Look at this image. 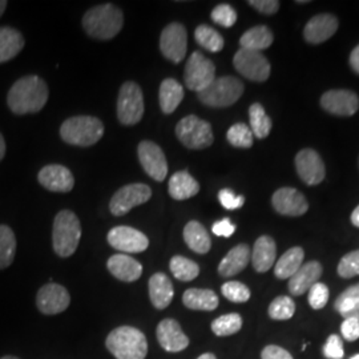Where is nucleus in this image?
Returning a JSON list of instances; mask_svg holds the SVG:
<instances>
[{
  "mask_svg": "<svg viewBox=\"0 0 359 359\" xmlns=\"http://www.w3.org/2000/svg\"><path fill=\"white\" fill-rule=\"evenodd\" d=\"M216 79V67L212 60L205 57L201 52H193L188 59L184 72L185 86L197 93L205 90L206 87Z\"/></svg>",
  "mask_w": 359,
  "mask_h": 359,
  "instance_id": "obj_9",
  "label": "nucleus"
},
{
  "mask_svg": "<svg viewBox=\"0 0 359 359\" xmlns=\"http://www.w3.org/2000/svg\"><path fill=\"white\" fill-rule=\"evenodd\" d=\"M277 246L276 241L269 236H261L253 246V252L250 255L253 268L257 273H266L271 269L276 262Z\"/></svg>",
  "mask_w": 359,
  "mask_h": 359,
  "instance_id": "obj_24",
  "label": "nucleus"
},
{
  "mask_svg": "<svg viewBox=\"0 0 359 359\" xmlns=\"http://www.w3.org/2000/svg\"><path fill=\"white\" fill-rule=\"evenodd\" d=\"M108 270L123 283H135L142 274V264L127 255H115L108 259Z\"/></svg>",
  "mask_w": 359,
  "mask_h": 359,
  "instance_id": "obj_23",
  "label": "nucleus"
},
{
  "mask_svg": "<svg viewBox=\"0 0 359 359\" xmlns=\"http://www.w3.org/2000/svg\"><path fill=\"white\" fill-rule=\"evenodd\" d=\"M149 297L154 308L167 309L173 299V285L167 274L156 273L149 278Z\"/></svg>",
  "mask_w": 359,
  "mask_h": 359,
  "instance_id": "obj_26",
  "label": "nucleus"
},
{
  "mask_svg": "<svg viewBox=\"0 0 359 359\" xmlns=\"http://www.w3.org/2000/svg\"><path fill=\"white\" fill-rule=\"evenodd\" d=\"M124 25L123 11L114 4H102L90 8L83 18V27L90 38L111 40Z\"/></svg>",
  "mask_w": 359,
  "mask_h": 359,
  "instance_id": "obj_2",
  "label": "nucleus"
},
{
  "mask_svg": "<svg viewBox=\"0 0 359 359\" xmlns=\"http://www.w3.org/2000/svg\"><path fill=\"white\" fill-rule=\"evenodd\" d=\"M152 197V189L145 184H129L114 194L109 209L114 216H124L133 208L145 204Z\"/></svg>",
  "mask_w": 359,
  "mask_h": 359,
  "instance_id": "obj_10",
  "label": "nucleus"
},
{
  "mask_svg": "<svg viewBox=\"0 0 359 359\" xmlns=\"http://www.w3.org/2000/svg\"><path fill=\"white\" fill-rule=\"evenodd\" d=\"M41 187L51 192H71L75 185V179L68 168L52 164L43 168L38 175Z\"/></svg>",
  "mask_w": 359,
  "mask_h": 359,
  "instance_id": "obj_19",
  "label": "nucleus"
},
{
  "mask_svg": "<svg viewBox=\"0 0 359 359\" xmlns=\"http://www.w3.org/2000/svg\"><path fill=\"white\" fill-rule=\"evenodd\" d=\"M348 62H350L351 68H353L357 74H359V44L351 51V53H350Z\"/></svg>",
  "mask_w": 359,
  "mask_h": 359,
  "instance_id": "obj_53",
  "label": "nucleus"
},
{
  "mask_svg": "<svg viewBox=\"0 0 359 359\" xmlns=\"http://www.w3.org/2000/svg\"><path fill=\"white\" fill-rule=\"evenodd\" d=\"M295 313L294 301L287 297V295H281L277 297L269 306V317L271 320L276 321H285L290 320Z\"/></svg>",
  "mask_w": 359,
  "mask_h": 359,
  "instance_id": "obj_39",
  "label": "nucleus"
},
{
  "mask_svg": "<svg viewBox=\"0 0 359 359\" xmlns=\"http://www.w3.org/2000/svg\"><path fill=\"white\" fill-rule=\"evenodd\" d=\"M105 346L116 359H145L148 342L142 332L132 326H120L107 337Z\"/></svg>",
  "mask_w": 359,
  "mask_h": 359,
  "instance_id": "obj_3",
  "label": "nucleus"
},
{
  "mask_svg": "<svg viewBox=\"0 0 359 359\" xmlns=\"http://www.w3.org/2000/svg\"><path fill=\"white\" fill-rule=\"evenodd\" d=\"M350 359H359V354H357V355H354V357H353V358H350Z\"/></svg>",
  "mask_w": 359,
  "mask_h": 359,
  "instance_id": "obj_59",
  "label": "nucleus"
},
{
  "mask_svg": "<svg viewBox=\"0 0 359 359\" xmlns=\"http://www.w3.org/2000/svg\"><path fill=\"white\" fill-rule=\"evenodd\" d=\"M108 243L116 250L124 253H142L148 249V237L137 229L129 226H116L108 233Z\"/></svg>",
  "mask_w": 359,
  "mask_h": 359,
  "instance_id": "obj_14",
  "label": "nucleus"
},
{
  "mask_svg": "<svg viewBox=\"0 0 359 359\" xmlns=\"http://www.w3.org/2000/svg\"><path fill=\"white\" fill-rule=\"evenodd\" d=\"M104 135L102 120L93 116H75L62 124L60 136L67 144L77 147H90L99 142Z\"/></svg>",
  "mask_w": 359,
  "mask_h": 359,
  "instance_id": "obj_5",
  "label": "nucleus"
},
{
  "mask_svg": "<svg viewBox=\"0 0 359 359\" xmlns=\"http://www.w3.org/2000/svg\"><path fill=\"white\" fill-rule=\"evenodd\" d=\"M4 154H6V142H4V137L0 133V161L3 160Z\"/></svg>",
  "mask_w": 359,
  "mask_h": 359,
  "instance_id": "obj_55",
  "label": "nucleus"
},
{
  "mask_svg": "<svg viewBox=\"0 0 359 359\" xmlns=\"http://www.w3.org/2000/svg\"><path fill=\"white\" fill-rule=\"evenodd\" d=\"M341 333L345 337V339L353 342L359 338V320L347 318L341 326Z\"/></svg>",
  "mask_w": 359,
  "mask_h": 359,
  "instance_id": "obj_49",
  "label": "nucleus"
},
{
  "mask_svg": "<svg viewBox=\"0 0 359 359\" xmlns=\"http://www.w3.org/2000/svg\"><path fill=\"white\" fill-rule=\"evenodd\" d=\"M351 222H353L354 226L359 228V205L354 209V212L351 215Z\"/></svg>",
  "mask_w": 359,
  "mask_h": 359,
  "instance_id": "obj_54",
  "label": "nucleus"
},
{
  "mask_svg": "<svg viewBox=\"0 0 359 359\" xmlns=\"http://www.w3.org/2000/svg\"><path fill=\"white\" fill-rule=\"evenodd\" d=\"M169 268L172 274L179 280V281H193L194 278L198 277L200 274V266L187 257L175 256L170 259Z\"/></svg>",
  "mask_w": 359,
  "mask_h": 359,
  "instance_id": "obj_35",
  "label": "nucleus"
},
{
  "mask_svg": "<svg viewBox=\"0 0 359 359\" xmlns=\"http://www.w3.org/2000/svg\"><path fill=\"white\" fill-rule=\"evenodd\" d=\"M243 327V318L237 313H231L218 317L212 322V332L217 337H228L231 334L238 333Z\"/></svg>",
  "mask_w": 359,
  "mask_h": 359,
  "instance_id": "obj_38",
  "label": "nucleus"
},
{
  "mask_svg": "<svg viewBox=\"0 0 359 359\" xmlns=\"http://www.w3.org/2000/svg\"><path fill=\"white\" fill-rule=\"evenodd\" d=\"M322 265L318 261H310L304 264L295 271L294 276L289 278V290L293 295L305 294L314 283H318L322 276Z\"/></svg>",
  "mask_w": 359,
  "mask_h": 359,
  "instance_id": "obj_22",
  "label": "nucleus"
},
{
  "mask_svg": "<svg viewBox=\"0 0 359 359\" xmlns=\"http://www.w3.org/2000/svg\"><path fill=\"white\" fill-rule=\"evenodd\" d=\"M305 253L302 248H292L283 253L274 266V274L280 280H287L293 277L295 271L304 265Z\"/></svg>",
  "mask_w": 359,
  "mask_h": 359,
  "instance_id": "obj_33",
  "label": "nucleus"
},
{
  "mask_svg": "<svg viewBox=\"0 0 359 359\" xmlns=\"http://www.w3.org/2000/svg\"><path fill=\"white\" fill-rule=\"evenodd\" d=\"M176 136L189 149H204L215 142L210 124L194 115L180 120L176 126Z\"/></svg>",
  "mask_w": 359,
  "mask_h": 359,
  "instance_id": "obj_7",
  "label": "nucleus"
},
{
  "mask_svg": "<svg viewBox=\"0 0 359 359\" xmlns=\"http://www.w3.org/2000/svg\"><path fill=\"white\" fill-rule=\"evenodd\" d=\"M244 93V84L240 79L224 76L215 79L205 90L198 92V100L206 107L226 108L240 100Z\"/></svg>",
  "mask_w": 359,
  "mask_h": 359,
  "instance_id": "obj_6",
  "label": "nucleus"
},
{
  "mask_svg": "<svg viewBox=\"0 0 359 359\" xmlns=\"http://www.w3.org/2000/svg\"><path fill=\"white\" fill-rule=\"evenodd\" d=\"M184 99V88L177 80L165 79L158 90V100L161 111L165 115L173 114Z\"/></svg>",
  "mask_w": 359,
  "mask_h": 359,
  "instance_id": "obj_29",
  "label": "nucleus"
},
{
  "mask_svg": "<svg viewBox=\"0 0 359 359\" xmlns=\"http://www.w3.org/2000/svg\"><path fill=\"white\" fill-rule=\"evenodd\" d=\"M210 18L218 26L231 28L237 22V13L231 4H218L213 8Z\"/></svg>",
  "mask_w": 359,
  "mask_h": 359,
  "instance_id": "obj_42",
  "label": "nucleus"
},
{
  "mask_svg": "<svg viewBox=\"0 0 359 359\" xmlns=\"http://www.w3.org/2000/svg\"><path fill=\"white\" fill-rule=\"evenodd\" d=\"M321 105L332 115L353 116L359 109V97L353 90H327L322 95Z\"/></svg>",
  "mask_w": 359,
  "mask_h": 359,
  "instance_id": "obj_18",
  "label": "nucleus"
},
{
  "mask_svg": "<svg viewBox=\"0 0 359 359\" xmlns=\"http://www.w3.org/2000/svg\"><path fill=\"white\" fill-rule=\"evenodd\" d=\"M271 204L277 213L287 217H299L308 212L306 197L294 188H281L273 194Z\"/></svg>",
  "mask_w": 359,
  "mask_h": 359,
  "instance_id": "obj_17",
  "label": "nucleus"
},
{
  "mask_svg": "<svg viewBox=\"0 0 359 359\" xmlns=\"http://www.w3.org/2000/svg\"><path fill=\"white\" fill-rule=\"evenodd\" d=\"M262 359H293L292 354L285 350L283 347L276 346V345H269L265 347L261 353Z\"/></svg>",
  "mask_w": 359,
  "mask_h": 359,
  "instance_id": "obj_51",
  "label": "nucleus"
},
{
  "mask_svg": "<svg viewBox=\"0 0 359 359\" xmlns=\"http://www.w3.org/2000/svg\"><path fill=\"white\" fill-rule=\"evenodd\" d=\"M212 231L218 237H226L228 238V237L233 236V233L236 231V225L231 224L229 218H222V219H219V221L213 224Z\"/></svg>",
  "mask_w": 359,
  "mask_h": 359,
  "instance_id": "obj_50",
  "label": "nucleus"
},
{
  "mask_svg": "<svg viewBox=\"0 0 359 359\" xmlns=\"http://www.w3.org/2000/svg\"><path fill=\"white\" fill-rule=\"evenodd\" d=\"M23 35L13 27H0V65L10 62L23 50Z\"/></svg>",
  "mask_w": 359,
  "mask_h": 359,
  "instance_id": "obj_28",
  "label": "nucleus"
},
{
  "mask_svg": "<svg viewBox=\"0 0 359 359\" xmlns=\"http://www.w3.org/2000/svg\"><path fill=\"white\" fill-rule=\"evenodd\" d=\"M273 32L269 27L257 26L248 29L240 39V46L244 50L261 52L269 48L273 44Z\"/></svg>",
  "mask_w": 359,
  "mask_h": 359,
  "instance_id": "obj_32",
  "label": "nucleus"
},
{
  "mask_svg": "<svg viewBox=\"0 0 359 359\" xmlns=\"http://www.w3.org/2000/svg\"><path fill=\"white\" fill-rule=\"evenodd\" d=\"M139 160L145 173L156 180L164 181L168 175L167 157L163 149L152 142H142L137 148Z\"/></svg>",
  "mask_w": 359,
  "mask_h": 359,
  "instance_id": "obj_13",
  "label": "nucleus"
},
{
  "mask_svg": "<svg viewBox=\"0 0 359 359\" xmlns=\"http://www.w3.org/2000/svg\"><path fill=\"white\" fill-rule=\"evenodd\" d=\"M335 310L345 318L359 320V299H346L335 302Z\"/></svg>",
  "mask_w": 359,
  "mask_h": 359,
  "instance_id": "obj_47",
  "label": "nucleus"
},
{
  "mask_svg": "<svg viewBox=\"0 0 359 359\" xmlns=\"http://www.w3.org/2000/svg\"><path fill=\"white\" fill-rule=\"evenodd\" d=\"M338 274L342 278H353L359 276V250L347 253L338 264Z\"/></svg>",
  "mask_w": 359,
  "mask_h": 359,
  "instance_id": "obj_43",
  "label": "nucleus"
},
{
  "mask_svg": "<svg viewBox=\"0 0 359 359\" xmlns=\"http://www.w3.org/2000/svg\"><path fill=\"white\" fill-rule=\"evenodd\" d=\"M7 8V1L6 0H0V16L4 13Z\"/></svg>",
  "mask_w": 359,
  "mask_h": 359,
  "instance_id": "obj_56",
  "label": "nucleus"
},
{
  "mask_svg": "<svg viewBox=\"0 0 359 359\" xmlns=\"http://www.w3.org/2000/svg\"><path fill=\"white\" fill-rule=\"evenodd\" d=\"M248 4L264 15H274L280 10V1L277 0H250Z\"/></svg>",
  "mask_w": 359,
  "mask_h": 359,
  "instance_id": "obj_48",
  "label": "nucleus"
},
{
  "mask_svg": "<svg viewBox=\"0 0 359 359\" xmlns=\"http://www.w3.org/2000/svg\"><path fill=\"white\" fill-rule=\"evenodd\" d=\"M249 120L250 129L257 139H265L269 136L271 130V120L266 115L264 107L259 103H255L249 108Z\"/></svg>",
  "mask_w": 359,
  "mask_h": 359,
  "instance_id": "obj_34",
  "label": "nucleus"
},
{
  "mask_svg": "<svg viewBox=\"0 0 359 359\" xmlns=\"http://www.w3.org/2000/svg\"><path fill=\"white\" fill-rule=\"evenodd\" d=\"M15 253L16 238L13 229L7 225H0V269H6L13 264Z\"/></svg>",
  "mask_w": 359,
  "mask_h": 359,
  "instance_id": "obj_36",
  "label": "nucleus"
},
{
  "mask_svg": "<svg viewBox=\"0 0 359 359\" xmlns=\"http://www.w3.org/2000/svg\"><path fill=\"white\" fill-rule=\"evenodd\" d=\"M218 200H219V204L224 206L225 209L228 210H234V209H238L245 204L244 196H237L234 194V192L229 189V188H225V189H221L218 193Z\"/></svg>",
  "mask_w": 359,
  "mask_h": 359,
  "instance_id": "obj_45",
  "label": "nucleus"
},
{
  "mask_svg": "<svg viewBox=\"0 0 359 359\" xmlns=\"http://www.w3.org/2000/svg\"><path fill=\"white\" fill-rule=\"evenodd\" d=\"M184 240L189 249L194 253L198 255H205L210 248H212V241L208 234V231L203 224L198 221H189L185 228H184Z\"/></svg>",
  "mask_w": 359,
  "mask_h": 359,
  "instance_id": "obj_30",
  "label": "nucleus"
},
{
  "mask_svg": "<svg viewBox=\"0 0 359 359\" xmlns=\"http://www.w3.org/2000/svg\"><path fill=\"white\" fill-rule=\"evenodd\" d=\"M197 359H217L216 358V355L215 354H212V353H206V354H203V355H200Z\"/></svg>",
  "mask_w": 359,
  "mask_h": 359,
  "instance_id": "obj_57",
  "label": "nucleus"
},
{
  "mask_svg": "<svg viewBox=\"0 0 359 359\" xmlns=\"http://www.w3.org/2000/svg\"><path fill=\"white\" fill-rule=\"evenodd\" d=\"M168 191L173 200L182 201L200 192V184L187 170H180L169 180Z\"/></svg>",
  "mask_w": 359,
  "mask_h": 359,
  "instance_id": "obj_27",
  "label": "nucleus"
},
{
  "mask_svg": "<svg viewBox=\"0 0 359 359\" xmlns=\"http://www.w3.org/2000/svg\"><path fill=\"white\" fill-rule=\"evenodd\" d=\"M71 297L65 286L59 283L44 285L36 295L38 309L47 316H55L63 313L69 306Z\"/></svg>",
  "mask_w": 359,
  "mask_h": 359,
  "instance_id": "obj_15",
  "label": "nucleus"
},
{
  "mask_svg": "<svg viewBox=\"0 0 359 359\" xmlns=\"http://www.w3.org/2000/svg\"><path fill=\"white\" fill-rule=\"evenodd\" d=\"M0 359H19V358H16V357H11V355H7V357H3V358H0Z\"/></svg>",
  "mask_w": 359,
  "mask_h": 359,
  "instance_id": "obj_58",
  "label": "nucleus"
},
{
  "mask_svg": "<svg viewBox=\"0 0 359 359\" xmlns=\"http://www.w3.org/2000/svg\"><path fill=\"white\" fill-rule=\"evenodd\" d=\"M233 65L238 74L252 81L262 83L269 79L270 63L261 52L240 48L234 55Z\"/></svg>",
  "mask_w": 359,
  "mask_h": 359,
  "instance_id": "obj_11",
  "label": "nucleus"
},
{
  "mask_svg": "<svg viewBox=\"0 0 359 359\" xmlns=\"http://www.w3.org/2000/svg\"><path fill=\"white\" fill-rule=\"evenodd\" d=\"M144 96L139 84L127 81L121 86L117 99V117L124 126H136L144 116Z\"/></svg>",
  "mask_w": 359,
  "mask_h": 359,
  "instance_id": "obj_8",
  "label": "nucleus"
},
{
  "mask_svg": "<svg viewBox=\"0 0 359 359\" xmlns=\"http://www.w3.org/2000/svg\"><path fill=\"white\" fill-rule=\"evenodd\" d=\"M338 19L332 13L313 16L304 29V38L310 44H321L329 40L338 29Z\"/></svg>",
  "mask_w": 359,
  "mask_h": 359,
  "instance_id": "obj_21",
  "label": "nucleus"
},
{
  "mask_svg": "<svg viewBox=\"0 0 359 359\" xmlns=\"http://www.w3.org/2000/svg\"><path fill=\"white\" fill-rule=\"evenodd\" d=\"M48 87L41 77L28 75L15 81L7 96L8 108L15 115L36 114L48 102Z\"/></svg>",
  "mask_w": 359,
  "mask_h": 359,
  "instance_id": "obj_1",
  "label": "nucleus"
},
{
  "mask_svg": "<svg viewBox=\"0 0 359 359\" xmlns=\"http://www.w3.org/2000/svg\"><path fill=\"white\" fill-rule=\"evenodd\" d=\"M160 50L165 59L179 65L185 59L188 51V34L185 27L180 23L168 25L160 38Z\"/></svg>",
  "mask_w": 359,
  "mask_h": 359,
  "instance_id": "obj_12",
  "label": "nucleus"
},
{
  "mask_svg": "<svg viewBox=\"0 0 359 359\" xmlns=\"http://www.w3.org/2000/svg\"><path fill=\"white\" fill-rule=\"evenodd\" d=\"M194 39L203 48H205L208 51L215 52V53L222 51L224 44H225L221 34H218V31H216L215 28L206 26V25H201L196 28Z\"/></svg>",
  "mask_w": 359,
  "mask_h": 359,
  "instance_id": "obj_37",
  "label": "nucleus"
},
{
  "mask_svg": "<svg viewBox=\"0 0 359 359\" xmlns=\"http://www.w3.org/2000/svg\"><path fill=\"white\" fill-rule=\"evenodd\" d=\"M295 169L299 179L310 187L321 184L326 175L321 156L310 148L302 149L295 156Z\"/></svg>",
  "mask_w": 359,
  "mask_h": 359,
  "instance_id": "obj_16",
  "label": "nucleus"
},
{
  "mask_svg": "<svg viewBox=\"0 0 359 359\" xmlns=\"http://www.w3.org/2000/svg\"><path fill=\"white\" fill-rule=\"evenodd\" d=\"M157 341L169 353H179L189 346V338L182 332L179 322L167 318L157 326Z\"/></svg>",
  "mask_w": 359,
  "mask_h": 359,
  "instance_id": "obj_20",
  "label": "nucleus"
},
{
  "mask_svg": "<svg viewBox=\"0 0 359 359\" xmlns=\"http://www.w3.org/2000/svg\"><path fill=\"white\" fill-rule=\"evenodd\" d=\"M309 293V304L310 306L316 310L318 309L325 308V305L329 301V287L325 283H314Z\"/></svg>",
  "mask_w": 359,
  "mask_h": 359,
  "instance_id": "obj_44",
  "label": "nucleus"
},
{
  "mask_svg": "<svg viewBox=\"0 0 359 359\" xmlns=\"http://www.w3.org/2000/svg\"><path fill=\"white\" fill-rule=\"evenodd\" d=\"M346 299H359V283L346 289L342 294L337 298L335 302H341V301H346Z\"/></svg>",
  "mask_w": 359,
  "mask_h": 359,
  "instance_id": "obj_52",
  "label": "nucleus"
},
{
  "mask_svg": "<svg viewBox=\"0 0 359 359\" xmlns=\"http://www.w3.org/2000/svg\"><path fill=\"white\" fill-rule=\"evenodd\" d=\"M226 139L233 147L246 149L253 145V132L244 123H237L228 130Z\"/></svg>",
  "mask_w": 359,
  "mask_h": 359,
  "instance_id": "obj_40",
  "label": "nucleus"
},
{
  "mask_svg": "<svg viewBox=\"0 0 359 359\" xmlns=\"http://www.w3.org/2000/svg\"><path fill=\"white\" fill-rule=\"evenodd\" d=\"M182 302L188 309L212 311L218 306V297L209 289H188L182 295Z\"/></svg>",
  "mask_w": 359,
  "mask_h": 359,
  "instance_id": "obj_31",
  "label": "nucleus"
},
{
  "mask_svg": "<svg viewBox=\"0 0 359 359\" xmlns=\"http://www.w3.org/2000/svg\"><path fill=\"white\" fill-rule=\"evenodd\" d=\"M221 292L226 299L234 304H244L250 298L249 287L240 281H229L225 283L221 287Z\"/></svg>",
  "mask_w": 359,
  "mask_h": 359,
  "instance_id": "obj_41",
  "label": "nucleus"
},
{
  "mask_svg": "<svg viewBox=\"0 0 359 359\" xmlns=\"http://www.w3.org/2000/svg\"><path fill=\"white\" fill-rule=\"evenodd\" d=\"M323 354L329 359H342L345 355L342 339L338 335H330L323 347Z\"/></svg>",
  "mask_w": 359,
  "mask_h": 359,
  "instance_id": "obj_46",
  "label": "nucleus"
},
{
  "mask_svg": "<svg viewBox=\"0 0 359 359\" xmlns=\"http://www.w3.org/2000/svg\"><path fill=\"white\" fill-rule=\"evenodd\" d=\"M81 238V226L76 215L71 210H62L56 215L52 231L53 250L59 257H71L76 252Z\"/></svg>",
  "mask_w": 359,
  "mask_h": 359,
  "instance_id": "obj_4",
  "label": "nucleus"
},
{
  "mask_svg": "<svg viewBox=\"0 0 359 359\" xmlns=\"http://www.w3.org/2000/svg\"><path fill=\"white\" fill-rule=\"evenodd\" d=\"M250 261V248L246 244L234 246L218 265V273L221 277L229 278L248 266Z\"/></svg>",
  "mask_w": 359,
  "mask_h": 359,
  "instance_id": "obj_25",
  "label": "nucleus"
}]
</instances>
